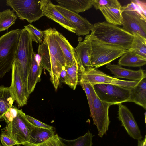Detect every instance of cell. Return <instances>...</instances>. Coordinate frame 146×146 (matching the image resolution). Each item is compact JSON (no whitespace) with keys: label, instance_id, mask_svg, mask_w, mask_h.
I'll list each match as a JSON object with an SVG mask.
<instances>
[{"label":"cell","instance_id":"cell-1","mask_svg":"<svg viewBox=\"0 0 146 146\" xmlns=\"http://www.w3.org/2000/svg\"><path fill=\"white\" fill-rule=\"evenodd\" d=\"M55 28H50L44 31L45 36L39 44L38 54L43 68L50 73V80L56 91L60 83V75L65 68L66 63L62 50L57 42Z\"/></svg>","mask_w":146,"mask_h":146},{"label":"cell","instance_id":"cell-2","mask_svg":"<svg viewBox=\"0 0 146 146\" xmlns=\"http://www.w3.org/2000/svg\"><path fill=\"white\" fill-rule=\"evenodd\" d=\"M91 31L98 40L127 50L130 48L133 39V35L122 28L106 21L94 23Z\"/></svg>","mask_w":146,"mask_h":146},{"label":"cell","instance_id":"cell-3","mask_svg":"<svg viewBox=\"0 0 146 146\" xmlns=\"http://www.w3.org/2000/svg\"><path fill=\"white\" fill-rule=\"evenodd\" d=\"M34 52L31 36L24 28L21 30L13 64L19 71L28 97L29 95L27 90V79Z\"/></svg>","mask_w":146,"mask_h":146},{"label":"cell","instance_id":"cell-4","mask_svg":"<svg viewBox=\"0 0 146 146\" xmlns=\"http://www.w3.org/2000/svg\"><path fill=\"white\" fill-rule=\"evenodd\" d=\"M21 30H12L0 37V78L12 69Z\"/></svg>","mask_w":146,"mask_h":146},{"label":"cell","instance_id":"cell-5","mask_svg":"<svg viewBox=\"0 0 146 146\" xmlns=\"http://www.w3.org/2000/svg\"><path fill=\"white\" fill-rule=\"evenodd\" d=\"M92 35V53L90 61L92 67L94 68L110 63L130 50L101 42Z\"/></svg>","mask_w":146,"mask_h":146},{"label":"cell","instance_id":"cell-6","mask_svg":"<svg viewBox=\"0 0 146 146\" xmlns=\"http://www.w3.org/2000/svg\"><path fill=\"white\" fill-rule=\"evenodd\" d=\"M21 109H18L17 115L5 121L6 126L1 129V134L6 135L15 140L17 146L27 143L29 140L31 124L24 116Z\"/></svg>","mask_w":146,"mask_h":146},{"label":"cell","instance_id":"cell-7","mask_svg":"<svg viewBox=\"0 0 146 146\" xmlns=\"http://www.w3.org/2000/svg\"><path fill=\"white\" fill-rule=\"evenodd\" d=\"M93 86L99 99L110 106L130 102L131 89L106 84H98Z\"/></svg>","mask_w":146,"mask_h":146},{"label":"cell","instance_id":"cell-8","mask_svg":"<svg viewBox=\"0 0 146 146\" xmlns=\"http://www.w3.org/2000/svg\"><path fill=\"white\" fill-rule=\"evenodd\" d=\"M6 4L20 19L26 20L29 23L38 20L43 16L40 0H7Z\"/></svg>","mask_w":146,"mask_h":146},{"label":"cell","instance_id":"cell-9","mask_svg":"<svg viewBox=\"0 0 146 146\" xmlns=\"http://www.w3.org/2000/svg\"><path fill=\"white\" fill-rule=\"evenodd\" d=\"M94 86L98 84H110L131 89L139 81L120 80L108 75L92 67L87 68L84 72L79 74V80Z\"/></svg>","mask_w":146,"mask_h":146},{"label":"cell","instance_id":"cell-10","mask_svg":"<svg viewBox=\"0 0 146 146\" xmlns=\"http://www.w3.org/2000/svg\"><path fill=\"white\" fill-rule=\"evenodd\" d=\"M87 84L90 90L93 100L94 115L92 118L93 124L96 126L98 135L102 137L108 129L110 123L109 108L110 105L101 101L97 96L93 86Z\"/></svg>","mask_w":146,"mask_h":146},{"label":"cell","instance_id":"cell-11","mask_svg":"<svg viewBox=\"0 0 146 146\" xmlns=\"http://www.w3.org/2000/svg\"><path fill=\"white\" fill-rule=\"evenodd\" d=\"M122 28L133 35L137 34L146 39V20L135 11L122 12Z\"/></svg>","mask_w":146,"mask_h":146},{"label":"cell","instance_id":"cell-12","mask_svg":"<svg viewBox=\"0 0 146 146\" xmlns=\"http://www.w3.org/2000/svg\"><path fill=\"white\" fill-rule=\"evenodd\" d=\"M54 5L75 28L76 35L84 36L89 34L93 25L86 18L58 5L54 4Z\"/></svg>","mask_w":146,"mask_h":146},{"label":"cell","instance_id":"cell-13","mask_svg":"<svg viewBox=\"0 0 146 146\" xmlns=\"http://www.w3.org/2000/svg\"><path fill=\"white\" fill-rule=\"evenodd\" d=\"M118 116L128 135L134 139L141 140L142 137L134 116L129 109L121 104H119Z\"/></svg>","mask_w":146,"mask_h":146},{"label":"cell","instance_id":"cell-14","mask_svg":"<svg viewBox=\"0 0 146 146\" xmlns=\"http://www.w3.org/2000/svg\"><path fill=\"white\" fill-rule=\"evenodd\" d=\"M43 16H46L58 23L69 31L76 33V29L69 21L54 6L50 0H40Z\"/></svg>","mask_w":146,"mask_h":146},{"label":"cell","instance_id":"cell-15","mask_svg":"<svg viewBox=\"0 0 146 146\" xmlns=\"http://www.w3.org/2000/svg\"><path fill=\"white\" fill-rule=\"evenodd\" d=\"M11 70L12 80L10 87L18 106L22 107L27 104L28 97L26 94L19 71L13 64Z\"/></svg>","mask_w":146,"mask_h":146},{"label":"cell","instance_id":"cell-16","mask_svg":"<svg viewBox=\"0 0 146 146\" xmlns=\"http://www.w3.org/2000/svg\"><path fill=\"white\" fill-rule=\"evenodd\" d=\"M55 35L56 40L64 54L66 66H71L75 63H77L78 64L79 70H83V68L74 48L63 35L56 29Z\"/></svg>","mask_w":146,"mask_h":146},{"label":"cell","instance_id":"cell-17","mask_svg":"<svg viewBox=\"0 0 146 146\" xmlns=\"http://www.w3.org/2000/svg\"><path fill=\"white\" fill-rule=\"evenodd\" d=\"M92 36L91 33L86 35L83 41H79L77 46L74 48L82 66L85 70L92 67L90 59L92 53Z\"/></svg>","mask_w":146,"mask_h":146},{"label":"cell","instance_id":"cell-18","mask_svg":"<svg viewBox=\"0 0 146 146\" xmlns=\"http://www.w3.org/2000/svg\"><path fill=\"white\" fill-rule=\"evenodd\" d=\"M106 68L109 69L114 75L116 78H123L132 81H139L146 77L144 70L140 69L138 70H134L123 68L119 65L111 64L109 63L106 64Z\"/></svg>","mask_w":146,"mask_h":146},{"label":"cell","instance_id":"cell-19","mask_svg":"<svg viewBox=\"0 0 146 146\" xmlns=\"http://www.w3.org/2000/svg\"><path fill=\"white\" fill-rule=\"evenodd\" d=\"M43 68L40 60H37L36 54L34 52L27 79V90L29 95L34 91L36 84L40 81Z\"/></svg>","mask_w":146,"mask_h":146},{"label":"cell","instance_id":"cell-20","mask_svg":"<svg viewBox=\"0 0 146 146\" xmlns=\"http://www.w3.org/2000/svg\"><path fill=\"white\" fill-rule=\"evenodd\" d=\"M129 102H132L146 109V78L139 81L130 89Z\"/></svg>","mask_w":146,"mask_h":146},{"label":"cell","instance_id":"cell-21","mask_svg":"<svg viewBox=\"0 0 146 146\" xmlns=\"http://www.w3.org/2000/svg\"><path fill=\"white\" fill-rule=\"evenodd\" d=\"M94 0H56L58 5L74 13L84 12L93 6Z\"/></svg>","mask_w":146,"mask_h":146},{"label":"cell","instance_id":"cell-22","mask_svg":"<svg viewBox=\"0 0 146 146\" xmlns=\"http://www.w3.org/2000/svg\"><path fill=\"white\" fill-rule=\"evenodd\" d=\"M54 128L48 129L35 127L31 125L28 143L38 144L52 137L55 134Z\"/></svg>","mask_w":146,"mask_h":146},{"label":"cell","instance_id":"cell-23","mask_svg":"<svg viewBox=\"0 0 146 146\" xmlns=\"http://www.w3.org/2000/svg\"><path fill=\"white\" fill-rule=\"evenodd\" d=\"M15 98L10 87L0 86V121L12 107Z\"/></svg>","mask_w":146,"mask_h":146},{"label":"cell","instance_id":"cell-24","mask_svg":"<svg viewBox=\"0 0 146 146\" xmlns=\"http://www.w3.org/2000/svg\"><path fill=\"white\" fill-rule=\"evenodd\" d=\"M120 57L118 62L120 66L137 67L146 64V58L136 54L131 50Z\"/></svg>","mask_w":146,"mask_h":146},{"label":"cell","instance_id":"cell-25","mask_svg":"<svg viewBox=\"0 0 146 146\" xmlns=\"http://www.w3.org/2000/svg\"><path fill=\"white\" fill-rule=\"evenodd\" d=\"M66 74L63 82L74 90L79 81L78 64L75 63L71 66H66Z\"/></svg>","mask_w":146,"mask_h":146},{"label":"cell","instance_id":"cell-26","mask_svg":"<svg viewBox=\"0 0 146 146\" xmlns=\"http://www.w3.org/2000/svg\"><path fill=\"white\" fill-rule=\"evenodd\" d=\"M99 10L107 22L116 25H122V17L121 9L109 7L103 8Z\"/></svg>","mask_w":146,"mask_h":146},{"label":"cell","instance_id":"cell-27","mask_svg":"<svg viewBox=\"0 0 146 146\" xmlns=\"http://www.w3.org/2000/svg\"><path fill=\"white\" fill-rule=\"evenodd\" d=\"M17 17L13 10L7 9L0 11V32L7 30L15 23Z\"/></svg>","mask_w":146,"mask_h":146},{"label":"cell","instance_id":"cell-28","mask_svg":"<svg viewBox=\"0 0 146 146\" xmlns=\"http://www.w3.org/2000/svg\"><path fill=\"white\" fill-rule=\"evenodd\" d=\"M133 39L130 49L136 54L146 58V39L133 34Z\"/></svg>","mask_w":146,"mask_h":146},{"label":"cell","instance_id":"cell-29","mask_svg":"<svg viewBox=\"0 0 146 146\" xmlns=\"http://www.w3.org/2000/svg\"><path fill=\"white\" fill-rule=\"evenodd\" d=\"M131 2L126 5L122 6V11H133L137 12L146 20V2L144 0H131Z\"/></svg>","mask_w":146,"mask_h":146},{"label":"cell","instance_id":"cell-30","mask_svg":"<svg viewBox=\"0 0 146 146\" xmlns=\"http://www.w3.org/2000/svg\"><path fill=\"white\" fill-rule=\"evenodd\" d=\"M94 135L88 131L84 135L73 140H67L61 137L62 141L68 146H92Z\"/></svg>","mask_w":146,"mask_h":146},{"label":"cell","instance_id":"cell-31","mask_svg":"<svg viewBox=\"0 0 146 146\" xmlns=\"http://www.w3.org/2000/svg\"><path fill=\"white\" fill-rule=\"evenodd\" d=\"M24 28L29 32L32 42L41 44L45 36L44 31H41L31 24L24 26Z\"/></svg>","mask_w":146,"mask_h":146},{"label":"cell","instance_id":"cell-32","mask_svg":"<svg viewBox=\"0 0 146 146\" xmlns=\"http://www.w3.org/2000/svg\"><path fill=\"white\" fill-rule=\"evenodd\" d=\"M24 146H68L64 142L61 137L57 134L44 142L38 144H33L27 143Z\"/></svg>","mask_w":146,"mask_h":146},{"label":"cell","instance_id":"cell-33","mask_svg":"<svg viewBox=\"0 0 146 146\" xmlns=\"http://www.w3.org/2000/svg\"><path fill=\"white\" fill-rule=\"evenodd\" d=\"M93 6L96 9L112 7L121 9L122 7L117 0H94Z\"/></svg>","mask_w":146,"mask_h":146},{"label":"cell","instance_id":"cell-34","mask_svg":"<svg viewBox=\"0 0 146 146\" xmlns=\"http://www.w3.org/2000/svg\"><path fill=\"white\" fill-rule=\"evenodd\" d=\"M79 82L86 94L90 108L91 116L92 118L94 115V110L92 98L90 90L87 84L80 80L79 81Z\"/></svg>","mask_w":146,"mask_h":146},{"label":"cell","instance_id":"cell-35","mask_svg":"<svg viewBox=\"0 0 146 146\" xmlns=\"http://www.w3.org/2000/svg\"><path fill=\"white\" fill-rule=\"evenodd\" d=\"M24 116L31 125L33 126L48 129L54 128L53 126L42 122L31 116L26 115L25 114Z\"/></svg>","mask_w":146,"mask_h":146},{"label":"cell","instance_id":"cell-36","mask_svg":"<svg viewBox=\"0 0 146 146\" xmlns=\"http://www.w3.org/2000/svg\"><path fill=\"white\" fill-rule=\"evenodd\" d=\"M0 141L3 146H13L17 143L16 141L8 136L3 134L0 135Z\"/></svg>","mask_w":146,"mask_h":146},{"label":"cell","instance_id":"cell-37","mask_svg":"<svg viewBox=\"0 0 146 146\" xmlns=\"http://www.w3.org/2000/svg\"><path fill=\"white\" fill-rule=\"evenodd\" d=\"M146 137L145 135V138L142 140H138L137 146H146Z\"/></svg>","mask_w":146,"mask_h":146},{"label":"cell","instance_id":"cell-38","mask_svg":"<svg viewBox=\"0 0 146 146\" xmlns=\"http://www.w3.org/2000/svg\"><path fill=\"white\" fill-rule=\"evenodd\" d=\"M66 74V72L65 68L62 71L60 75V80H61L63 82L65 77Z\"/></svg>","mask_w":146,"mask_h":146},{"label":"cell","instance_id":"cell-39","mask_svg":"<svg viewBox=\"0 0 146 146\" xmlns=\"http://www.w3.org/2000/svg\"><path fill=\"white\" fill-rule=\"evenodd\" d=\"M0 146H2L0 144Z\"/></svg>","mask_w":146,"mask_h":146}]
</instances>
